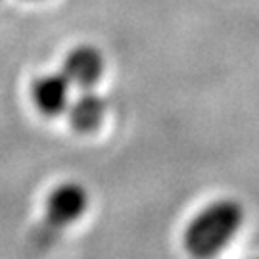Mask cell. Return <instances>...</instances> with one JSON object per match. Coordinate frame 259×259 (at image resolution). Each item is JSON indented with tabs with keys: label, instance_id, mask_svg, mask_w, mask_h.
Instances as JSON below:
<instances>
[{
	"label": "cell",
	"instance_id": "obj_1",
	"mask_svg": "<svg viewBox=\"0 0 259 259\" xmlns=\"http://www.w3.org/2000/svg\"><path fill=\"white\" fill-rule=\"evenodd\" d=\"M246 219L244 205L232 198H221L204 205L185 231V248L196 259L219 255L240 232Z\"/></svg>",
	"mask_w": 259,
	"mask_h": 259
},
{
	"label": "cell",
	"instance_id": "obj_2",
	"mask_svg": "<svg viewBox=\"0 0 259 259\" xmlns=\"http://www.w3.org/2000/svg\"><path fill=\"white\" fill-rule=\"evenodd\" d=\"M89 207V192L79 183H62L50 192L45 205L42 229L47 234L54 236L65 231L75 221H79Z\"/></svg>",
	"mask_w": 259,
	"mask_h": 259
},
{
	"label": "cell",
	"instance_id": "obj_3",
	"mask_svg": "<svg viewBox=\"0 0 259 259\" xmlns=\"http://www.w3.org/2000/svg\"><path fill=\"white\" fill-rule=\"evenodd\" d=\"M62 73L67 77L71 87L77 89H91L100 81L104 73L102 52L91 45H81L69 50L64 60Z\"/></svg>",
	"mask_w": 259,
	"mask_h": 259
},
{
	"label": "cell",
	"instance_id": "obj_4",
	"mask_svg": "<svg viewBox=\"0 0 259 259\" xmlns=\"http://www.w3.org/2000/svg\"><path fill=\"white\" fill-rule=\"evenodd\" d=\"M69 93H71V83L62 71L42 75L31 87V96L37 110L48 117L60 115L62 111L67 110V106L71 102Z\"/></svg>",
	"mask_w": 259,
	"mask_h": 259
},
{
	"label": "cell",
	"instance_id": "obj_5",
	"mask_svg": "<svg viewBox=\"0 0 259 259\" xmlns=\"http://www.w3.org/2000/svg\"><path fill=\"white\" fill-rule=\"evenodd\" d=\"M106 115V100L100 94L84 89L77 98H73L67 106V119L69 125L77 133L89 135L100 127Z\"/></svg>",
	"mask_w": 259,
	"mask_h": 259
},
{
	"label": "cell",
	"instance_id": "obj_6",
	"mask_svg": "<svg viewBox=\"0 0 259 259\" xmlns=\"http://www.w3.org/2000/svg\"><path fill=\"white\" fill-rule=\"evenodd\" d=\"M257 259H259V257H257Z\"/></svg>",
	"mask_w": 259,
	"mask_h": 259
}]
</instances>
